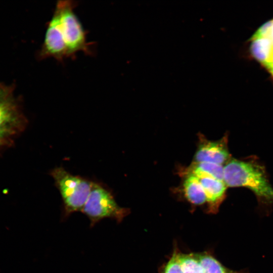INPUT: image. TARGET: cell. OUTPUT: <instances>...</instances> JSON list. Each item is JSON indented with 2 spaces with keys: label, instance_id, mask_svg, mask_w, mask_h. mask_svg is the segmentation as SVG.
I'll return each mask as SVG.
<instances>
[{
  "label": "cell",
  "instance_id": "cell-4",
  "mask_svg": "<svg viewBox=\"0 0 273 273\" xmlns=\"http://www.w3.org/2000/svg\"><path fill=\"white\" fill-rule=\"evenodd\" d=\"M81 212L88 218L92 227L105 218L120 222L129 214V210L118 204L112 191L107 186L93 181L91 191Z\"/></svg>",
  "mask_w": 273,
  "mask_h": 273
},
{
  "label": "cell",
  "instance_id": "cell-9",
  "mask_svg": "<svg viewBox=\"0 0 273 273\" xmlns=\"http://www.w3.org/2000/svg\"><path fill=\"white\" fill-rule=\"evenodd\" d=\"M181 174L183 176L182 191L187 201L196 206L206 203L205 194L198 178L190 173Z\"/></svg>",
  "mask_w": 273,
  "mask_h": 273
},
{
  "label": "cell",
  "instance_id": "cell-10",
  "mask_svg": "<svg viewBox=\"0 0 273 273\" xmlns=\"http://www.w3.org/2000/svg\"><path fill=\"white\" fill-rule=\"evenodd\" d=\"M20 122L10 103L0 102V140L14 132Z\"/></svg>",
  "mask_w": 273,
  "mask_h": 273
},
{
  "label": "cell",
  "instance_id": "cell-7",
  "mask_svg": "<svg viewBox=\"0 0 273 273\" xmlns=\"http://www.w3.org/2000/svg\"><path fill=\"white\" fill-rule=\"evenodd\" d=\"M181 173H190L198 178L205 194L207 210L217 213L226 196V186L223 181L190 166L181 170Z\"/></svg>",
  "mask_w": 273,
  "mask_h": 273
},
{
  "label": "cell",
  "instance_id": "cell-5",
  "mask_svg": "<svg viewBox=\"0 0 273 273\" xmlns=\"http://www.w3.org/2000/svg\"><path fill=\"white\" fill-rule=\"evenodd\" d=\"M249 50L273 79V18L262 24L251 36Z\"/></svg>",
  "mask_w": 273,
  "mask_h": 273
},
{
  "label": "cell",
  "instance_id": "cell-11",
  "mask_svg": "<svg viewBox=\"0 0 273 273\" xmlns=\"http://www.w3.org/2000/svg\"><path fill=\"white\" fill-rule=\"evenodd\" d=\"M189 166L223 181V166L221 165L209 162H193Z\"/></svg>",
  "mask_w": 273,
  "mask_h": 273
},
{
  "label": "cell",
  "instance_id": "cell-1",
  "mask_svg": "<svg viewBox=\"0 0 273 273\" xmlns=\"http://www.w3.org/2000/svg\"><path fill=\"white\" fill-rule=\"evenodd\" d=\"M223 181L226 187L249 189L261 204L273 203V188L264 167L257 162L230 158L223 166Z\"/></svg>",
  "mask_w": 273,
  "mask_h": 273
},
{
  "label": "cell",
  "instance_id": "cell-3",
  "mask_svg": "<svg viewBox=\"0 0 273 273\" xmlns=\"http://www.w3.org/2000/svg\"><path fill=\"white\" fill-rule=\"evenodd\" d=\"M76 5V2L73 1H59L54 11L58 16L69 58H73L79 52L90 56L93 53L92 43L87 41L86 32L74 12Z\"/></svg>",
  "mask_w": 273,
  "mask_h": 273
},
{
  "label": "cell",
  "instance_id": "cell-2",
  "mask_svg": "<svg viewBox=\"0 0 273 273\" xmlns=\"http://www.w3.org/2000/svg\"><path fill=\"white\" fill-rule=\"evenodd\" d=\"M50 174L61 195L64 216L67 217L73 213L81 212L89 195L93 181L73 174L62 166L52 169Z\"/></svg>",
  "mask_w": 273,
  "mask_h": 273
},
{
  "label": "cell",
  "instance_id": "cell-12",
  "mask_svg": "<svg viewBox=\"0 0 273 273\" xmlns=\"http://www.w3.org/2000/svg\"><path fill=\"white\" fill-rule=\"evenodd\" d=\"M2 94H3L2 92L0 90V99L2 96Z\"/></svg>",
  "mask_w": 273,
  "mask_h": 273
},
{
  "label": "cell",
  "instance_id": "cell-13",
  "mask_svg": "<svg viewBox=\"0 0 273 273\" xmlns=\"http://www.w3.org/2000/svg\"><path fill=\"white\" fill-rule=\"evenodd\" d=\"M1 142H2V140H0V143H1Z\"/></svg>",
  "mask_w": 273,
  "mask_h": 273
},
{
  "label": "cell",
  "instance_id": "cell-8",
  "mask_svg": "<svg viewBox=\"0 0 273 273\" xmlns=\"http://www.w3.org/2000/svg\"><path fill=\"white\" fill-rule=\"evenodd\" d=\"M199 142L193 162H209L222 165L230 159L227 135L217 141L208 140L199 134Z\"/></svg>",
  "mask_w": 273,
  "mask_h": 273
},
{
  "label": "cell",
  "instance_id": "cell-6",
  "mask_svg": "<svg viewBox=\"0 0 273 273\" xmlns=\"http://www.w3.org/2000/svg\"><path fill=\"white\" fill-rule=\"evenodd\" d=\"M39 57L41 59L53 58L61 62L69 58L68 50L60 30L58 16L55 11L47 23Z\"/></svg>",
  "mask_w": 273,
  "mask_h": 273
}]
</instances>
